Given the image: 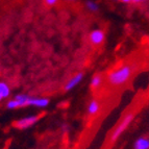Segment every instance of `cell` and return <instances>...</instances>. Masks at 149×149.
<instances>
[{
    "mask_svg": "<svg viewBox=\"0 0 149 149\" xmlns=\"http://www.w3.org/2000/svg\"><path fill=\"white\" fill-rule=\"evenodd\" d=\"M134 118V113H128V114L125 115L124 118L120 121V123L115 127V129L113 130L112 134H111V138H109L111 142H116L118 139H119L120 136L126 130L127 127L129 126V124L132 122Z\"/></svg>",
    "mask_w": 149,
    "mask_h": 149,
    "instance_id": "obj_2",
    "label": "cell"
},
{
    "mask_svg": "<svg viewBox=\"0 0 149 149\" xmlns=\"http://www.w3.org/2000/svg\"><path fill=\"white\" fill-rule=\"evenodd\" d=\"M100 109V103L97 101L96 99H93L88 105V115L90 116H94L97 113L99 112Z\"/></svg>",
    "mask_w": 149,
    "mask_h": 149,
    "instance_id": "obj_8",
    "label": "cell"
},
{
    "mask_svg": "<svg viewBox=\"0 0 149 149\" xmlns=\"http://www.w3.org/2000/svg\"><path fill=\"white\" fill-rule=\"evenodd\" d=\"M58 1H60V0H44V3L47 5V6H54Z\"/></svg>",
    "mask_w": 149,
    "mask_h": 149,
    "instance_id": "obj_13",
    "label": "cell"
},
{
    "mask_svg": "<svg viewBox=\"0 0 149 149\" xmlns=\"http://www.w3.org/2000/svg\"><path fill=\"white\" fill-rule=\"evenodd\" d=\"M28 98H29V95L27 94H18L13 99L6 102V107L8 109H16L28 107Z\"/></svg>",
    "mask_w": 149,
    "mask_h": 149,
    "instance_id": "obj_4",
    "label": "cell"
},
{
    "mask_svg": "<svg viewBox=\"0 0 149 149\" xmlns=\"http://www.w3.org/2000/svg\"><path fill=\"white\" fill-rule=\"evenodd\" d=\"M132 67L130 65H124L121 66L118 69L114 70L107 75V80H109V85L114 86V87H120V86L125 85L132 77Z\"/></svg>",
    "mask_w": 149,
    "mask_h": 149,
    "instance_id": "obj_1",
    "label": "cell"
},
{
    "mask_svg": "<svg viewBox=\"0 0 149 149\" xmlns=\"http://www.w3.org/2000/svg\"><path fill=\"white\" fill-rule=\"evenodd\" d=\"M66 1H69V2H73V1H76V0H66Z\"/></svg>",
    "mask_w": 149,
    "mask_h": 149,
    "instance_id": "obj_17",
    "label": "cell"
},
{
    "mask_svg": "<svg viewBox=\"0 0 149 149\" xmlns=\"http://www.w3.org/2000/svg\"><path fill=\"white\" fill-rule=\"evenodd\" d=\"M84 76H85V75H84L82 72H79V73H77V74L73 75V76L66 82V85H65V87H64V90L66 91V92H69V91L73 90L75 87H77V86L79 85L80 81L84 79Z\"/></svg>",
    "mask_w": 149,
    "mask_h": 149,
    "instance_id": "obj_6",
    "label": "cell"
},
{
    "mask_svg": "<svg viewBox=\"0 0 149 149\" xmlns=\"http://www.w3.org/2000/svg\"><path fill=\"white\" fill-rule=\"evenodd\" d=\"M121 2H124V3H129V2H132V0H120Z\"/></svg>",
    "mask_w": 149,
    "mask_h": 149,
    "instance_id": "obj_15",
    "label": "cell"
},
{
    "mask_svg": "<svg viewBox=\"0 0 149 149\" xmlns=\"http://www.w3.org/2000/svg\"><path fill=\"white\" fill-rule=\"evenodd\" d=\"M41 118V115H30V116H27V117L21 118V119L17 120L13 123L14 127L18 129H27L30 128L31 126L37 123L39 121V119Z\"/></svg>",
    "mask_w": 149,
    "mask_h": 149,
    "instance_id": "obj_3",
    "label": "cell"
},
{
    "mask_svg": "<svg viewBox=\"0 0 149 149\" xmlns=\"http://www.w3.org/2000/svg\"><path fill=\"white\" fill-rule=\"evenodd\" d=\"M142 1H144V0H132V3H140V2H142Z\"/></svg>",
    "mask_w": 149,
    "mask_h": 149,
    "instance_id": "obj_14",
    "label": "cell"
},
{
    "mask_svg": "<svg viewBox=\"0 0 149 149\" xmlns=\"http://www.w3.org/2000/svg\"><path fill=\"white\" fill-rule=\"evenodd\" d=\"M3 99H4V98H3V97H2V95L0 94V102L2 101V100H3Z\"/></svg>",
    "mask_w": 149,
    "mask_h": 149,
    "instance_id": "obj_16",
    "label": "cell"
},
{
    "mask_svg": "<svg viewBox=\"0 0 149 149\" xmlns=\"http://www.w3.org/2000/svg\"><path fill=\"white\" fill-rule=\"evenodd\" d=\"M0 94L2 95L4 99L8 98L10 96V88L4 81H0Z\"/></svg>",
    "mask_w": 149,
    "mask_h": 149,
    "instance_id": "obj_10",
    "label": "cell"
},
{
    "mask_svg": "<svg viewBox=\"0 0 149 149\" xmlns=\"http://www.w3.org/2000/svg\"><path fill=\"white\" fill-rule=\"evenodd\" d=\"M134 149H149V139L147 138H139L134 144Z\"/></svg>",
    "mask_w": 149,
    "mask_h": 149,
    "instance_id": "obj_9",
    "label": "cell"
},
{
    "mask_svg": "<svg viewBox=\"0 0 149 149\" xmlns=\"http://www.w3.org/2000/svg\"><path fill=\"white\" fill-rule=\"evenodd\" d=\"M49 104V99L48 98H44V97H35V96H29L28 98V107L32 105L36 107H46Z\"/></svg>",
    "mask_w": 149,
    "mask_h": 149,
    "instance_id": "obj_7",
    "label": "cell"
},
{
    "mask_svg": "<svg viewBox=\"0 0 149 149\" xmlns=\"http://www.w3.org/2000/svg\"><path fill=\"white\" fill-rule=\"evenodd\" d=\"M86 6H87L88 10H91V12L96 13L99 10V5H98V3L93 1V0H87V1H86Z\"/></svg>",
    "mask_w": 149,
    "mask_h": 149,
    "instance_id": "obj_12",
    "label": "cell"
},
{
    "mask_svg": "<svg viewBox=\"0 0 149 149\" xmlns=\"http://www.w3.org/2000/svg\"><path fill=\"white\" fill-rule=\"evenodd\" d=\"M89 39L92 45H94V46H99V45H101L102 43L104 42L105 33H104V31L101 29H94L90 33Z\"/></svg>",
    "mask_w": 149,
    "mask_h": 149,
    "instance_id": "obj_5",
    "label": "cell"
},
{
    "mask_svg": "<svg viewBox=\"0 0 149 149\" xmlns=\"http://www.w3.org/2000/svg\"><path fill=\"white\" fill-rule=\"evenodd\" d=\"M102 84V77L101 75L99 74H96L94 75V76L92 77V79H91V88H92L93 90H96L98 89V88L101 86Z\"/></svg>",
    "mask_w": 149,
    "mask_h": 149,
    "instance_id": "obj_11",
    "label": "cell"
},
{
    "mask_svg": "<svg viewBox=\"0 0 149 149\" xmlns=\"http://www.w3.org/2000/svg\"><path fill=\"white\" fill-rule=\"evenodd\" d=\"M0 72H1V70H0Z\"/></svg>",
    "mask_w": 149,
    "mask_h": 149,
    "instance_id": "obj_18",
    "label": "cell"
}]
</instances>
